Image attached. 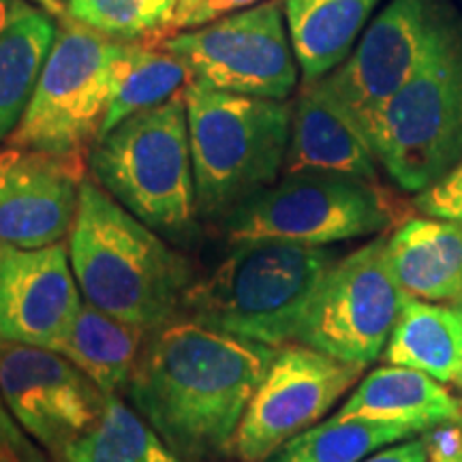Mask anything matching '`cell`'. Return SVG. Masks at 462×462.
Wrapping results in <instances>:
<instances>
[{
  "mask_svg": "<svg viewBox=\"0 0 462 462\" xmlns=\"http://www.w3.org/2000/svg\"><path fill=\"white\" fill-rule=\"evenodd\" d=\"M337 415L401 421L430 432L437 426L462 424V402L430 374L388 364L366 374Z\"/></svg>",
  "mask_w": 462,
  "mask_h": 462,
  "instance_id": "ac0fdd59",
  "label": "cell"
},
{
  "mask_svg": "<svg viewBox=\"0 0 462 462\" xmlns=\"http://www.w3.org/2000/svg\"><path fill=\"white\" fill-rule=\"evenodd\" d=\"M58 462H187L118 394L107 396L101 420L67 446Z\"/></svg>",
  "mask_w": 462,
  "mask_h": 462,
  "instance_id": "d4e9b609",
  "label": "cell"
},
{
  "mask_svg": "<svg viewBox=\"0 0 462 462\" xmlns=\"http://www.w3.org/2000/svg\"><path fill=\"white\" fill-rule=\"evenodd\" d=\"M388 255L407 298L462 304V225L418 217L388 238Z\"/></svg>",
  "mask_w": 462,
  "mask_h": 462,
  "instance_id": "e0dca14e",
  "label": "cell"
},
{
  "mask_svg": "<svg viewBox=\"0 0 462 462\" xmlns=\"http://www.w3.org/2000/svg\"><path fill=\"white\" fill-rule=\"evenodd\" d=\"M204 3V0H178V11H176V20H173V24H171V28L178 24V22L180 20H184V17H187L190 11H193L195 7H199V5Z\"/></svg>",
  "mask_w": 462,
  "mask_h": 462,
  "instance_id": "d6a6232c",
  "label": "cell"
},
{
  "mask_svg": "<svg viewBox=\"0 0 462 462\" xmlns=\"http://www.w3.org/2000/svg\"><path fill=\"white\" fill-rule=\"evenodd\" d=\"M0 398L20 429L58 460L101 420L107 394L60 351L0 343Z\"/></svg>",
  "mask_w": 462,
  "mask_h": 462,
  "instance_id": "4fadbf2b",
  "label": "cell"
},
{
  "mask_svg": "<svg viewBox=\"0 0 462 462\" xmlns=\"http://www.w3.org/2000/svg\"><path fill=\"white\" fill-rule=\"evenodd\" d=\"M430 458L432 441L424 432V435L404 439V441L381 448L360 462H430Z\"/></svg>",
  "mask_w": 462,
  "mask_h": 462,
  "instance_id": "f1b7e54d",
  "label": "cell"
},
{
  "mask_svg": "<svg viewBox=\"0 0 462 462\" xmlns=\"http://www.w3.org/2000/svg\"><path fill=\"white\" fill-rule=\"evenodd\" d=\"M88 165L95 182L148 227L176 242L195 234L199 215L184 90L101 135Z\"/></svg>",
  "mask_w": 462,
  "mask_h": 462,
  "instance_id": "5b68a950",
  "label": "cell"
},
{
  "mask_svg": "<svg viewBox=\"0 0 462 462\" xmlns=\"http://www.w3.org/2000/svg\"><path fill=\"white\" fill-rule=\"evenodd\" d=\"M381 357L462 390V304L409 298Z\"/></svg>",
  "mask_w": 462,
  "mask_h": 462,
  "instance_id": "ffe728a7",
  "label": "cell"
},
{
  "mask_svg": "<svg viewBox=\"0 0 462 462\" xmlns=\"http://www.w3.org/2000/svg\"><path fill=\"white\" fill-rule=\"evenodd\" d=\"M126 43L56 20V34L24 118L9 143L60 157H84L99 137Z\"/></svg>",
  "mask_w": 462,
  "mask_h": 462,
  "instance_id": "8992f818",
  "label": "cell"
},
{
  "mask_svg": "<svg viewBox=\"0 0 462 462\" xmlns=\"http://www.w3.org/2000/svg\"><path fill=\"white\" fill-rule=\"evenodd\" d=\"M14 5L15 0H0V32L9 24L11 14H14Z\"/></svg>",
  "mask_w": 462,
  "mask_h": 462,
  "instance_id": "836d02e7",
  "label": "cell"
},
{
  "mask_svg": "<svg viewBox=\"0 0 462 462\" xmlns=\"http://www.w3.org/2000/svg\"><path fill=\"white\" fill-rule=\"evenodd\" d=\"M31 3L42 7L43 11H48V14L54 15L56 20L65 15V5H62V0H31Z\"/></svg>",
  "mask_w": 462,
  "mask_h": 462,
  "instance_id": "1f68e13d",
  "label": "cell"
},
{
  "mask_svg": "<svg viewBox=\"0 0 462 462\" xmlns=\"http://www.w3.org/2000/svg\"><path fill=\"white\" fill-rule=\"evenodd\" d=\"M146 330L82 302L58 351L69 357L107 396L129 388Z\"/></svg>",
  "mask_w": 462,
  "mask_h": 462,
  "instance_id": "7402d4cb",
  "label": "cell"
},
{
  "mask_svg": "<svg viewBox=\"0 0 462 462\" xmlns=\"http://www.w3.org/2000/svg\"><path fill=\"white\" fill-rule=\"evenodd\" d=\"M407 300L392 270L388 238L377 236L332 265L293 343L366 368L383 356Z\"/></svg>",
  "mask_w": 462,
  "mask_h": 462,
  "instance_id": "30bf717a",
  "label": "cell"
},
{
  "mask_svg": "<svg viewBox=\"0 0 462 462\" xmlns=\"http://www.w3.org/2000/svg\"><path fill=\"white\" fill-rule=\"evenodd\" d=\"M56 34V17L28 0H15L0 32V142L24 118Z\"/></svg>",
  "mask_w": 462,
  "mask_h": 462,
  "instance_id": "44dd1931",
  "label": "cell"
},
{
  "mask_svg": "<svg viewBox=\"0 0 462 462\" xmlns=\"http://www.w3.org/2000/svg\"><path fill=\"white\" fill-rule=\"evenodd\" d=\"M67 248L84 302L146 332L176 319L195 282L182 253L92 180L79 190Z\"/></svg>",
  "mask_w": 462,
  "mask_h": 462,
  "instance_id": "7a4b0ae2",
  "label": "cell"
},
{
  "mask_svg": "<svg viewBox=\"0 0 462 462\" xmlns=\"http://www.w3.org/2000/svg\"><path fill=\"white\" fill-rule=\"evenodd\" d=\"M364 366L306 345L279 346L242 415L234 441L240 462H268L319 420L360 381Z\"/></svg>",
  "mask_w": 462,
  "mask_h": 462,
  "instance_id": "7c38bea8",
  "label": "cell"
},
{
  "mask_svg": "<svg viewBox=\"0 0 462 462\" xmlns=\"http://www.w3.org/2000/svg\"><path fill=\"white\" fill-rule=\"evenodd\" d=\"M34 449L37 446L20 429L9 409L0 404V462H22Z\"/></svg>",
  "mask_w": 462,
  "mask_h": 462,
  "instance_id": "83f0119b",
  "label": "cell"
},
{
  "mask_svg": "<svg viewBox=\"0 0 462 462\" xmlns=\"http://www.w3.org/2000/svg\"><path fill=\"white\" fill-rule=\"evenodd\" d=\"M418 435L424 430L413 424L334 415L300 432L268 462H360L381 448Z\"/></svg>",
  "mask_w": 462,
  "mask_h": 462,
  "instance_id": "cb8c5ba5",
  "label": "cell"
},
{
  "mask_svg": "<svg viewBox=\"0 0 462 462\" xmlns=\"http://www.w3.org/2000/svg\"><path fill=\"white\" fill-rule=\"evenodd\" d=\"M259 3H263V0H204L199 7H195L187 17H184V20L178 22L171 31L180 32V31H190V28H199L218 20V17H225L248 7H255Z\"/></svg>",
  "mask_w": 462,
  "mask_h": 462,
  "instance_id": "f546056e",
  "label": "cell"
},
{
  "mask_svg": "<svg viewBox=\"0 0 462 462\" xmlns=\"http://www.w3.org/2000/svg\"><path fill=\"white\" fill-rule=\"evenodd\" d=\"M0 404H5V402H3V398H0Z\"/></svg>",
  "mask_w": 462,
  "mask_h": 462,
  "instance_id": "d590c367",
  "label": "cell"
},
{
  "mask_svg": "<svg viewBox=\"0 0 462 462\" xmlns=\"http://www.w3.org/2000/svg\"><path fill=\"white\" fill-rule=\"evenodd\" d=\"M338 259L332 246L234 242L227 257L190 285L182 310L215 330L285 346L296 340L317 289Z\"/></svg>",
  "mask_w": 462,
  "mask_h": 462,
  "instance_id": "3957f363",
  "label": "cell"
},
{
  "mask_svg": "<svg viewBox=\"0 0 462 462\" xmlns=\"http://www.w3.org/2000/svg\"><path fill=\"white\" fill-rule=\"evenodd\" d=\"M371 148L396 187L413 195L462 159V24L388 101Z\"/></svg>",
  "mask_w": 462,
  "mask_h": 462,
  "instance_id": "ba28073f",
  "label": "cell"
},
{
  "mask_svg": "<svg viewBox=\"0 0 462 462\" xmlns=\"http://www.w3.org/2000/svg\"><path fill=\"white\" fill-rule=\"evenodd\" d=\"M394 208L377 182L338 173H285L225 218L227 240H281L309 246L377 236Z\"/></svg>",
  "mask_w": 462,
  "mask_h": 462,
  "instance_id": "9c48e42d",
  "label": "cell"
},
{
  "mask_svg": "<svg viewBox=\"0 0 462 462\" xmlns=\"http://www.w3.org/2000/svg\"><path fill=\"white\" fill-rule=\"evenodd\" d=\"M411 204L420 215L462 225V159L437 182L415 193Z\"/></svg>",
  "mask_w": 462,
  "mask_h": 462,
  "instance_id": "4316f807",
  "label": "cell"
},
{
  "mask_svg": "<svg viewBox=\"0 0 462 462\" xmlns=\"http://www.w3.org/2000/svg\"><path fill=\"white\" fill-rule=\"evenodd\" d=\"M282 173H338L377 182L379 163L371 143L313 82L291 103V131Z\"/></svg>",
  "mask_w": 462,
  "mask_h": 462,
  "instance_id": "2e32d148",
  "label": "cell"
},
{
  "mask_svg": "<svg viewBox=\"0 0 462 462\" xmlns=\"http://www.w3.org/2000/svg\"><path fill=\"white\" fill-rule=\"evenodd\" d=\"M462 24L449 0H390L340 65L313 82L371 143L388 101Z\"/></svg>",
  "mask_w": 462,
  "mask_h": 462,
  "instance_id": "52a82bcc",
  "label": "cell"
},
{
  "mask_svg": "<svg viewBox=\"0 0 462 462\" xmlns=\"http://www.w3.org/2000/svg\"><path fill=\"white\" fill-rule=\"evenodd\" d=\"M279 346L184 317L152 332L135 364V411L187 462L234 454L236 432Z\"/></svg>",
  "mask_w": 462,
  "mask_h": 462,
  "instance_id": "6da1fadb",
  "label": "cell"
},
{
  "mask_svg": "<svg viewBox=\"0 0 462 462\" xmlns=\"http://www.w3.org/2000/svg\"><path fill=\"white\" fill-rule=\"evenodd\" d=\"M190 82V71L167 48L148 42L126 43L125 54L116 69L112 99H109L101 135H106L123 120L143 109L157 107ZM97 137V140H99Z\"/></svg>",
  "mask_w": 462,
  "mask_h": 462,
  "instance_id": "603a6c76",
  "label": "cell"
},
{
  "mask_svg": "<svg viewBox=\"0 0 462 462\" xmlns=\"http://www.w3.org/2000/svg\"><path fill=\"white\" fill-rule=\"evenodd\" d=\"M195 204L204 218H227L276 182L285 165L291 103L184 86Z\"/></svg>",
  "mask_w": 462,
  "mask_h": 462,
  "instance_id": "277c9868",
  "label": "cell"
},
{
  "mask_svg": "<svg viewBox=\"0 0 462 462\" xmlns=\"http://www.w3.org/2000/svg\"><path fill=\"white\" fill-rule=\"evenodd\" d=\"M182 58L190 79L246 97L287 101L296 90L300 65L282 0L263 3L161 42Z\"/></svg>",
  "mask_w": 462,
  "mask_h": 462,
  "instance_id": "8fae6325",
  "label": "cell"
},
{
  "mask_svg": "<svg viewBox=\"0 0 462 462\" xmlns=\"http://www.w3.org/2000/svg\"><path fill=\"white\" fill-rule=\"evenodd\" d=\"M65 15L114 42H148L171 31L178 0H62Z\"/></svg>",
  "mask_w": 462,
  "mask_h": 462,
  "instance_id": "484cf974",
  "label": "cell"
},
{
  "mask_svg": "<svg viewBox=\"0 0 462 462\" xmlns=\"http://www.w3.org/2000/svg\"><path fill=\"white\" fill-rule=\"evenodd\" d=\"M82 302L65 245H0V343L58 351Z\"/></svg>",
  "mask_w": 462,
  "mask_h": 462,
  "instance_id": "9a60e30c",
  "label": "cell"
},
{
  "mask_svg": "<svg viewBox=\"0 0 462 462\" xmlns=\"http://www.w3.org/2000/svg\"><path fill=\"white\" fill-rule=\"evenodd\" d=\"M430 462H462V430L446 449H437V452H432Z\"/></svg>",
  "mask_w": 462,
  "mask_h": 462,
  "instance_id": "4dcf8cb0",
  "label": "cell"
},
{
  "mask_svg": "<svg viewBox=\"0 0 462 462\" xmlns=\"http://www.w3.org/2000/svg\"><path fill=\"white\" fill-rule=\"evenodd\" d=\"M82 157L0 148V245H58L73 227L84 184Z\"/></svg>",
  "mask_w": 462,
  "mask_h": 462,
  "instance_id": "5bb4252c",
  "label": "cell"
},
{
  "mask_svg": "<svg viewBox=\"0 0 462 462\" xmlns=\"http://www.w3.org/2000/svg\"><path fill=\"white\" fill-rule=\"evenodd\" d=\"M383 0H282L302 82L334 71L366 31Z\"/></svg>",
  "mask_w": 462,
  "mask_h": 462,
  "instance_id": "d6986e66",
  "label": "cell"
},
{
  "mask_svg": "<svg viewBox=\"0 0 462 462\" xmlns=\"http://www.w3.org/2000/svg\"><path fill=\"white\" fill-rule=\"evenodd\" d=\"M22 462H51V460L45 458V454L42 452V449H34V452L28 454ZM54 462H58V460H54Z\"/></svg>",
  "mask_w": 462,
  "mask_h": 462,
  "instance_id": "e575fe53",
  "label": "cell"
}]
</instances>
